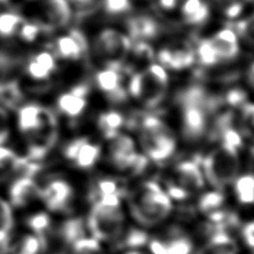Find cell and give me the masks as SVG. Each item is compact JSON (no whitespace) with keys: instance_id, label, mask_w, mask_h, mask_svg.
Returning a JSON list of instances; mask_svg holds the SVG:
<instances>
[{"instance_id":"f907efd6","label":"cell","mask_w":254,"mask_h":254,"mask_svg":"<svg viewBox=\"0 0 254 254\" xmlns=\"http://www.w3.org/2000/svg\"><path fill=\"white\" fill-rule=\"evenodd\" d=\"M179 1H181V0H179Z\"/></svg>"},{"instance_id":"681fc988","label":"cell","mask_w":254,"mask_h":254,"mask_svg":"<svg viewBox=\"0 0 254 254\" xmlns=\"http://www.w3.org/2000/svg\"><path fill=\"white\" fill-rule=\"evenodd\" d=\"M7 0H0V3H2V2H6Z\"/></svg>"},{"instance_id":"7bdbcfd3","label":"cell","mask_w":254,"mask_h":254,"mask_svg":"<svg viewBox=\"0 0 254 254\" xmlns=\"http://www.w3.org/2000/svg\"><path fill=\"white\" fill-rule=\"evenodd\" d=\"M241 235L248 247L254 249V221H251L241 227Z\"/></svg>"},{"instance_id":"d6986e66","label":"cell","mask_w":254,"mask_h":254,"mask_svg":"<svg viewBox=\"0 0 254 254\" xmlns=\"http://www.w3.org/2000/svg\"><path fill=\"white\" fill-rule=\"evenodd\" d=\"M86 50L85 38L80 32L72 30L66 36L59 37L55 44V51L60 58L76 61Z\"/></svg>"},{"instance_id":"d6a6232c","label":"cell","mask_w":254,"mask_h":254,"mask_svg":"<svg viewBox=\"0 0 254 254\" xmlns=\"http://www.w3.org/2000/svg\"><path fill=\"white\" fill-rule=\"evenodd\" d=\"M24 19L15 12H3L0 14V36L11 37L18 33L20 26L24 24Z\"/></svg>"},{"instance_id":"1f68e13d","label":"cell","mask_w":254,"mask_h":254,"mask_svg":"<svg viewBox=\"0 0 254 254\" xmlns=\"http://www.w3.org/2000/svg\"><path fill=\"white\" fill-rule=\"evenodd\" d=\"M148 241V235L143 231L138 229H130L128 231L122 232V234L119 236V239L115 241L118 249L124 248H138L141 245L146 244Z\"/></svg>"},{"instance_id":"c3c4849f","label":"cell","mask_w":254,"mask_h":254,"mask_svg":"<svg viewBox=\"0 0 254 254\" xmlns=\"http://www.w3.org/2000/svg\"><path fill=\"white\" fill-rule=\"evenodd\" d=\"M126 254H142V253L137 252V251H132V252H128V253H126Z\"/></svg>"},{"instance_id":"5bb4252c","label":"cell","mask_w":254,"mask_h":254,"mask_svg":"<svg viewBox=\"0 0 254 254\" xmlns=\"http://www.w3.org/2000/svg\"><path fill=\"white\" fill-rule=\"evenodd\" d=\"M158 59L161 66L172 69H184L195 62V52L186 43H175L159 52Z\"/></svg>"},{"instance_id":"2e32d148","label":"cell","mask_w":254,"mask_h":254,"mask_svg":"<svg viewBox=\"0 0 254 254\" xmlns=\"http://www.w3.org/2000/svg\"><path fill=\"white\" fill-rule=\"evenodd\" d=\"M41 190L33 176H18L9 188V198L12 206L25 207L41 196Z\"/></svg>"},{"instance_id":"7c38bea8","label":"cell","mask_w":254,"mask_h":254,"mask_svg":"<svg viewBox=\"0 0 254 254\" xmlns=\"http://www.w3.org/2000/svg\"><path fill=\"white\" fill-rule=\"evenodd\" d=\"M149 248L152 254H190L192 242L181 229L173 227L163 238L151 240Z\"/></svg>"},{"instance_id":"f35d334b","label":"cell","mask_w":254,"mask_h":254,"mask_svg":"<svg viewBox=\"0 0 254 254\" xmlns=\"http://www.w3.org/2000/svg\"><path fill=\"white\" fill-rule=\"evenodd\" d=\"M104 9L108 14L121 15L131 9L130 0H104Z\"/></svg>"},{"instance_id":"74e56055","label":"cell","mask_w":254,"mask_h":254,"mask_svg":"<svg viewBox=\"0 0 254 254\" xmlns=\"http://www.w3.org/2000/svg\"><path fill=\"white\" fill-rule=\"evenodd\" d=\"M197 54H198L200 63L206 65V66H213V65L220 63L212 47L209 46L207 39H204L199 43L198 48H197Z\"/></svg>"},{"instance_id":"44dd1931","label":"cell","mask_w":254,"mask_h":254,"mask_svg":"<svg viewBox=\"0 0 254 254\" xmlns=\"http://www.w3.org/2000/svg\"><path fill=\"white\" fill-rule=\"evenodd\" d=\"M127 27H128L129 37L137 41L155 38L160 30L158 23L148 16L133 17L128 21Z\"/></svg>"},{"instance_id":"ab89813d","label":"cell","mask_w":254,"mask_h":254,"mask_svg":"<svg viewBox=\"0 0 254 254\" xmlns=\"http://www.w3.org/2000/svg\"><path fill=\"white\" fill-rule=\"evenodd\" d=\"M42 32V26L34 23H25L20 26L18 34L25 42H34Z\"/></svg>"},{"instance_id":"e0dca14e","label":"cell","mask_w":254,"mask_h":254,"mask_svg":"<svg viewBox=\"0 0 254 254\" xmlns=\"http://www.w3.org/2000/svg\"><path fill=\"white\" fill-rule=\"evenodd\" d=\"M87 92L89 89L86 85H78L61 95L58 100L60 112L72 119L80 117L87 106Z\"/></svg>"},{"instance_id":"6da1fadb","label":"cell","mask_w":254,"mask_h":254,"mask_svg":"<svg viewBox=\"0 0 254 254\" xmlns=\"http://www.w3.org/2000/svg\"><path fill=\"white\" fill-rule=\"evenodd\" d=\"M182 109V132L190 142L204 137L208 129V116L216 109L218 101L213 99L203 87H188L179 95Z\"/></svg>"},{"instance_id":"484cf974","label":"cell","mask_w":254,"mask_h":254,"mask_svg":"<svg viewBox=\"0 0 254 254\" xmlns=\"http://www.w3.org/2000/svg\"><path fill=\"white\" fill-rule=\"evenodd\" d=\"M124 116L117 111L103 112L98 118V128L103 137L109 140L120 133V129L124 127Z\"/></svg>"},{"instance_id":"3957f363","label":"cell","mask_w":254,"mask_h":254,"mask_svg":"<svg viewBox=\"0 0 254 254\" xmlns=\"http://www.w3.org/2000/svg\"><path fill=\"white\" fill-rule=\"evenodd\" d=\"M92 238L99 242L113 243L125 231V214L121 208V197L103 196L93 201L86 221Z\"/></svg>"},{"instance_id":"83f0119b","label":"cell","mask_w":254,"mask_h":254,"mask_svg":"<svg viewBox=\"0 0 254 254\" xmlns=\"http://www.w3.org/2000/svg\"><path fill=\"white\" fill-rule=\"evenodd\" d=\"M234 192L238 200L243 205L254 204V175L244 174L234 181Z\"/></svg>"},{"instance_id":"277c9868","label":"cell","mask_w":254,"mask_h":254,"mask_svg":"<svg viewBox=\"0 0 254 254\" xmlns=\"http://www.w3.org/2000/svg\"><path fill=\"white\" fill-rule=\"evenodd\" d=\"M205 181L217 190L233 184L240 173L239 149L221 143L199 160Z\"/></svg>"},{"instance_id":"d590c367","label":"cell","mask_w":254,"mask_h":254,"mask_svg":"<svg viewBox=\"0 0 254 254\" xmlns=\"http://www.w3.org/2000/svg\"><path fill=\"white\" fill-rule=\"evenodd\" d=\"M218 9L227 18H236L242 12L244 6L251 0H214Z\"/></svg>"},{"instance_id":"7dc6e473","label":"cell","mask_w":254,"mask_h":254,"mask_svg":"<svg viewBox=\"0 0 254 254\" xmlns=\"http://www.w3.org/2000/svg\"><path fill=\"white\" fill-rule=\"evenodd\" d=\"M71 1L75 3H80V5H87V3L93 1V0H71Z\"/></svg>"},{"instance_id":"ee69618b","label":"cell","mask_w":254,"mask_h":254,"mask_svg":"<svg viewBox=\"0 0 254 254\" xmlns=\"http://www.w3.org/2000/svg\"><path fill=\"white\" fill-rule=\"evenodd\" d=\"M15 60L11 56L0 53V74L9 72L15 66Z\"/></svg>"},{"instance_id":"d4e9b609","label":"cell","mask_w":254,"mask_h":254,"mask_svg":"<svg viewBox=\"0 0 254 254\" xmlns=\"http://www.w3.org/2000/svg\"><path fill=\"white\" fill-rule=\"evenodd\" d=\"M182 15L188 24H201L208 18L209 8L204 0H184Z\"/></svg>"},{"instance_id":"f6af8a7d","label":"cell","mask_w":254,"mask_h":254,"mask_svg":"<svg viewBox=\"0 0 254 254\" xmlns=\"http://www.w3.org/2000/svg\"><path fill=\"white\" fill-rule=\"evenodd\" d=\"M179 0H159L160 6L164 8V9H174L175 7L178 5Z\"/></svg>"},{"instance_id":"60d3db41","label":"cell","mask_w":254,"mask_h":254,"mask_svg":"<svg viewBox=\"0 0 254 254\" xmlns=\"http://www.w3.org/2000/svg\"><path fill=\"white\" fill-rule=\"evenodd\" d=\"M241 109H242V120L245 128L254 131V103H244Z\"/></svg>"},{"instance_id":"4dcf8cb0","label":"cell","mask_w":254,"mask_h":254,"mask_svg":"<svg viewBox=\"0 0 254 254\" xmlns=\"http://www.w3.org/2000/svg\"><path fill=\"white\" fill-rule=\"evenodd\" d=\"M46 250L45 244L35 234L25 235L12 248V254H42Z\"/></svg>"},{"instance_id":"ac0fdd59","label":"cell","mask_w":254,"mask_h":254,"mask_svg":"<svg viewBox=\"0 0 254 254\" xmlns=\"http://www.w3.org/2000/svg\"><path fill=\"white\" fill-rule=\"evenodd\" d=\"M207 42L220 62L233 60L240 53L238 35L231 28L221 30Z\"/></svg>"},{"instance_id":"4316f807","label":"cell","mask_w":254,"mask_h":254,"mask_svg":"<svg viewBox=\"0 0 254 254\" xmlns=\"http://www.w3.org/2000/svg\"><path fill=\"white\" fill-rule=\"evenodd\" d=\"M14 227V215L10 205L0 197V250L8 247L10 233Z\"/></svg>"},{"instance_id":"ba28073f","label":"cell","mask_w":254,"mask_h":254,"mask_svg":"<svg viewBox=\"0 0 254 254\" xmlns=\"http://www.w3.org/2000/svg\"><path fill=\"white\" fill-rule=\"evenodd\" d=\"M109 159L116 168L133 174L142 173L149 160L146 156L138 154L132 138L121 132L110 139Z\"/></svg>"},{"instance_id":"e575fe53","label":"cell","mask_w":254,"mask_h":254,"mask_svg":"<svg viewBox=\"0 0 254 254\" xmlns=\"http://www.w3.org/2000/svg\"><path fill=\"white\" fill-rule=\"evenodd\" d=\"M230 28L233 29L236 35H239L250 45L254 46V14L243 20L232 23Z\"/></svg>"},{"instance_id":"4fadbf2b","label":"cell","mask_w":254,"mask_h":254,"mask_svg":"<svg viewBox=\"0 0 254 254\" xmlns=\"http://www.w3.org/2000/svg\"><path fill=\"white\" fill-rule=\"evenodd\" d=\"M174 183L182 187L188 195L203 190L205 177L198 163L194 160H185L179 163L174 169Z\"/></svg>"},{"instance_id":"8fae6325","label":"cell","mask_w":254,"mask_h":254,"mask_svg":"<svg viewBox=\"0 0 254 254\" xmlns=\"http://www.w3.org/2000/svg\"><path fill=\"white\" fill-rule=\"evenodd\" d=\"M39 198L52 212H66L73 203L74 190L67 182L52 181L42 188Z\"/></svg>"},{"instance_id":"7a4b0ae2","label":"cell","mask_w":254,"mask_h":254,"mask_svg":"<svg viewBox=\"0 0 254 254\" xmlns=\"http://www.w3.org/2000/svg\"><path fill=\"white\" fill-rule=\"evenodd\" d=\"M129 209L140 225L152 227L168 218L173 211L172 198L158 184L147 182L133 191Z\"/></svg>"},{"instance_id":"5b68a950","label":"cell","mask_w":254,"mask_h":254,"mask_svg":"<svg viewBox=\"0 0 254 254\" xmlns=\"http://www.w3.org/2000/svg\"><path fill=\"white\" fill-rule=\"evenodd\" d=\"M139 138L144 155L155 163H164L176 151L177 139L174 131L156 116L142 118L139 126Z\"/></svg>"},{"instance_id":"52a82bcc","label":"cell","mask_w":254,"mask_h":254,"mask_svg":"<svg viewBox=\"0 0 254 254\" xmlns=\"http://www.w3.org/2000/svg\"><path fill=\"white\" fill-rule=\"evenodd\" d=\"M132 43L127 35L116 29H104L95 41V51L107 67L124 69L127 58L130 54Z\"/></svg>"},{"instance_id":"9a60e30c","label":"cell","mask_w":254,"mask_h":254,"mask_svg":"<svg viewBox=\"0 0 254 254\" xmlns=\"http://www.w3.org/2000/svg\"><path fill=\"white\" fill-rule=\"evenodd\" d=\"M122 69L107 67L96 74V84L113 103H122L127 100V91L122 85Z\"/></svg>"},{"instance_id":"603a6c76","label":"cell","mask_w":254,"mask_h":254,"mask_svg":"<svg viewBox=\"0 0 254 254\" xmlns=\"http://www.w3.org/2000/svg\"><path fill=\"white\" fill-rule=\"evenodd\" d=\"M197 254H239V247L230 234L217 233L209 236Z\"/></svg>"},{"instance_id":"8992f818","label":"cell","mask_w":254,"mask_h":254,"mask_svg":"<svg viewBox=\"0 0 254 254\" xmlns=\"http://www.w3.org/2000/svg\"><path fill=\"white\" fill-rule=\"evenodd\" d=\"M169 78L164 66L152 64L135 73L129 82V93L147 108H156L165 100Z\"/></svg>"},{"instance_id":"30bf717a","label":"cell","mask_w":254,"mask_h":254,"mask_svg":"<svg viewBox=\"0 0 254 254\" xmlns=\"http://www.w3.org/2000/svg\"><path fill=\"white\" fill-rule=\"evenodd\" d=\"M63 154L77 168L90 169L100 159L101 148L87 138H76L65 146Z\"/></svg>"},{"instance_id":"bcb514c9","label":"cell","mask_w":254,"mask_h":254,"mask_svg":"<svg viewBox=\"0 0 254 254\" xmlns=\"http://www.w3.org/2000/svg\"><path fill=\"white\" fill-rule=\"evenodd\" d=\"M248 78H249V83L251 84V86L254 89V64L251 66L248 74Z\"/></svg>"},{"instance_id":"f1b7e54d","label":"cell","mask_w":254,"mask_h":254,"mask_svg":"<svg viewBox=\"0 0 254 254\" xmlns=\"http://www.w3.org/2000/svg\"><path fill=\"white\" fill-rule=\"evenodd\" d=\"M224 203L225 197L222 194V190H216L214 191H208L200 197L198 201V209L200 213L209 217L213 214L224 209Z\"/></svg>"},{"instance_id":"b9f144b4","label":"cell","mask_w":254,"mask_h":254,"mask_svg":"<svg viewBox=\"0 0 254 254\" xmlns=\"http://www.w3.org/2000/svg\"><path fill=\"white\" fill-rule=\"evenodd\" d=\"M9 138V126H8V115L3 108L0 107V146L5 143Z\"/></svg>"},{"instance_id":"f546056e","label":"cell","mask_w":254,"mask_h":254,"mask_svg":"<svg viewBox=\"0 0 254 254\" xmlns=\"http://www.w3.org/2000/svg\"><path fill=\"white\" fill-rule=\"evenodd\" d=\"M27 225L34 232V234L42 240V242L47 248V239L52 227L50 216L45 213H37L28 218Z\"/></svg>"},{"instance_id":"816d5d0a","label":"cell","mask_w":254,"mask_h":254,"mask_svg":"<svg viewBox=\"0 0 254 254\" xmlns=\"http://www.w3.org/2000/svg\"><path fill=\"white\" fill-rule=\"evenodd\" d=\"M253 254H254V252H253Z\"/></svg>"},{"instance_id":"7402d4cb","label":"cell","mask_w":254,"mask_h":254,"mask_svg":"<svg viewBox=\"0 0 254 254\" xmlns=\"http://www.w3.org/2000/svg\"><path fill=\"white\" fill-rule=\"evenodd\" d=\"M56 68L54 56L48 52H42L34 56L27 65L28 75L37 81H44L50 77Z\"/></svg>"},{"instance_id":"ffe728a7","label":"cell","mask_w":254,"mask_h":254,"mask_svg":"<svg viewBox=\"0 0 254 254\" xmlns=\"http://www.w3.org/2000/svg\"><path fill=\"white\" fill-rule=\"evenodd\" d=\"M44 15L50 27L60 28L69 23L72 11L67 0H45Z\"/></svg>"},{"instance_id":"cb8c5ba5","label":"cell","mask_w":254,"mask_h":254,"mask_svg":"<svg viewBox=\"0 0 254 254\" xmlns=\"http://www.w3.org/2000/svg\"><path fill=\"white\" fill-rule=\"evenodd\" d=\"M59 239L66 247L71 248L72 245L85 236V224L82 218L74 217L68 218L60 225L58 230Z\"/></svg>"},{"instance_id":"9c48e42d","label":"cell","mask_w":254,"mask_h":254,"mask_svg":"<svg viewBox=\"0 0 254 254\" xmlns=\"http://www.w3.org/2000/svg\"><path fill=\"white\" fill-rule=\"evenodd\" d=\"M18 127L21 133L29 137L48 127H56L54 113L38 104H26L18 111Z\"/></svg>"},{"instance_id":"8d00e7d4","label":"cell","mask_w":254,"mask_h":254,"mask_svg":"<svg viewBox=\"0 0 254 254\" xmlns=\"http://www.w3.org/2000/svg\"><path fill=\"white\" fill-rule=\"evenodd\" d=\"M109 195H117L122 197V190L118 183L113 179H103L96 184V187L94 190V200L100 198L103 196Z\"/></svg>"},{"instance_id":"836d02e7","label":"cell","mask_w":254,"mask_h":254,"mask_svg":"<svg viewBox=\"0 0 254 254\" xmlns=\"http://www.w3.org/2000/svg\"><path fill=\"white\" fill-rule=\"evenodd\" d=\"M69 254H104L103 249L101 247V242L94 238L84 236L77 240L71 248Z\"/></svg>"}]
</instances>
